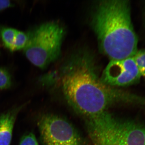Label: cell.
Here are the masks:
<instances>
[{"instance_id": "1", "label": "cell", "mask_w": 145, "mask_h": 145, "mask_svg": "<svg viewBox=\"0 0 145 145\" xmlns=\"http://www.w3.org/2000/svg\"><path fill=\"white\" fill-rule=\"evenodd\" d=\"M90 58H73L63 68L60 80L71 106L88 117L120 104L145 105V98L108 85L101 81Z\"/></svg>"}, {"instance_id": "2", "label": "cell", "mask_w": 145, "mask_h": 145, "mask_svg": "<svg viewBox=\"0 0 145 145\" xmlns=\"http://www.w3.org/2000/svg\"><path fill=\"white\" fill-rule=\"evenodd\" d=\"M91 23L101 50L110 60L123 59L135 55L138 40L129 1H102L94 10Z\"/></svg>"}, {"instance_id": "3", "label": "cell", "mask_w": 145, "mask_h": 145, "mask_svg": "<svg viewBox=\"0 0 145 145\" xmlns=\"http://www.w3.org/2000/svg\"><path fill=\"white\" fill-rule=\"evenodd\" d=\"M88 132L94 145H145V126L107 111L88 117Z\"/></svg>"}, {"instance_id": "4", "label": "cell", "mask_w": 145, "mask_h": 145, "mask_svg": "<svg viewBox=\"0 0 145 145\" xmlns=\"http://www.w3.org/2000/svg\"><path fill=\"white\" fill-rule=\"evenodd\" d=\"M24 52L34 65L44 69L58 59L61 50L65 29L58 23L48 22L29 31Z\"/></svg>"}, {"instance_id": "5", "label": "cell", "mask_w": 145, "mask_h": 145, "mask_svg": "<svg viewBox=\"0 0 145 145\" xmlns=\"http://www.w3.org/2000/svg\"><path fill=\"white\" fill-rule=\"evenodd\" d=\"M44 145H82L80 136L70 123L52 114L43 116L38 123Z\"/></svg>"}, {"instance_id": "6", "label": "cell", "mask_w": 145, "mask_h": 145, "mask_svg": "<svg viewBox=\"0 0 145 145\" xmlns=\"http://www.w3.org/2000/svg\"><path fill=\"white\" fill-rule=\"evenodd\" d=\"M141 77L132 57L123 59L110 60L100 79L108 85L116 88L136 84Z\"/></svg>"}, {"instance_id": "7", "label": "cell", "mask_w": 145, "mask_h": 145, "mask_svg": "<svg viewBox=\"0 0 145 145\" xmlns=\"http://www.w3.org/2000/svg\"><path fill=\"white\" fill-rule=\"evenodd\" d=\"M18 112L16 110L0 116V145H10Z\"/></svg>"}, {"instance_id": "8", "label": "cell", "mask_w": 145, "mask_h": 145, "mask_svg": "<svg viewBox=\"0 0 145 145\" xmlns=\"http://www.w3.org/2000/svg\"><path fill=\"white\" fill-rule=\"evenodd\" d=\"M17 30L11 27H1L0 28V36L4 46L13 52V46Z\"/></svg>"}, {"instance_id": "9", "label": "cell", "mask_w": 145, "mask_h": 145, "mask_svg": "<svg viewBox=\"0 0 145 145\" xmlns=\"http://www.w3.org/2000/svg\"><path fill=\"white\" fill-rule=\"evenodd\" d=\"M28 36L23 31L17 30L13 46V52L24 49L27 44Z\"/></svg>"}, {"instance_id": "10", "label": "cell", "mask_w": 145, "mask_h": 145, "mask_svg": "<svg viewBox=\"0 0 145 145\" xmlns=\"http://www.w3.org/2000/svg\"><path fill=\"white\" fill-rule=\"evenodd\" d=\"M133 57L141 76L145 77V48L138 49Z\"/></svg>"}, {"instance_id": "11", "label": "cell", "mask_w": 145, "mask_h": 145, "mask_svg": "<svg viewBox=\"0 0 145 145\" xmlns=\"http://www.w3.org/2000/svg\"><path fill=\"white\" fill-rule=\"evenodd\" d=\"M11 85V78L9 72L5 69L0 67V89H6Z\"/></svg>"}, {"instance_id": "12", "label": "cell", "mask_w": 145, "mask_h": 145, "mask_svg": "<svg viewBox=\"0 0 145 145\" xmlns=\"http://www.w3.org/2000/svg\"><path fill=\"white\" fill-rule=\"evenodd\" d=\"M20 145H39L35 135L32 133L25 135L22 138Z\"/></svg>"}, {"instance_id": "13", "label": "cell", "mask_w": 145, "mask_h": 145, "mask_svg": "<svg viewBox=\"0 0 145 145\" xmlns=\"http://www.w3.org/2000/svg\"><path fill=\"white\" fill-rule=\"evenodd\" d=\"M13 6L11 2L7 0H0V11Z\"/></svg>"}]
</instances>
